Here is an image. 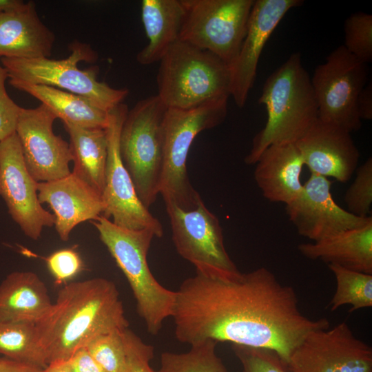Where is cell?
Instances as JSON below:
<instances>
[{"instance_id": "1", "label": "cell", "mask_w": 372, "mask_h": 372, "mask_svg": "<svg viewBox=\"0 0 372 372\" xmlns=\"http://www.w3.org/2000/svg\"><path fill=\"white\" fill-rule=\"evenodd\" d=\"M176 293L175 336L190 346L211 340L268 349L288 362L309 333L329 328L327 318L305 316L294 289L265 267L230 276L196 271Z\"/></svg>"}, {"instance_id": "2", "label": "cell", "mask_w": 372, "mask_h": 372, "mask_svg": "<svg viewBox=\"0 0 372 372\" xmlns=\"http://www.w3.org/2000/svg\"><path fill=\"white\" fill-rule=\"evenodd\" d=\"M128 325L115 284L103 278L65 285L36 324L48 365L64 362L94 338Z\"/></svg>"}, {"instance_id": "3", "label": "cell", "mask_w": 372, "mask_h": 372, "mask_svg": "<svg viewBox=\"0 0 372 372\" xmlns=\"http://www.w3.org/2000/svg\"><path fill=\"white\" fill-rule=\"evenodd\" d=\"M258 103L265 105L267 120L253 139L245 158L247 165L256 164L262 152L271 145L296 143L318 119L311 77L299 52L291 54L268 76Z\"/></svg>"}, {"instance_id": "4", "label": "cell", "mask_w": 372, "mask_h": 372, "mask_svg": "<svg viewBox=\"0 0 372 372\" xmlns=\"http://www.w3.org/2000/svg\"><path fill=\"white\" fill-rule=\"evenodd\" d=\"M90 222L125 275L147 331L157 335L164 321L172 316L176 293L161 285L149 267L147 254L154 232L123 228L103 216Z\"/></svg>"}, {"instance_id": "5", "label": "cell", "mask_w": 372, "mask_h": 372, "mask_svg": "<svg viewBox=\"0 0 372 372\" xmlns=\"http://www.w3.org/2000/svg\"><path fill=\"white\" fill-rule=\"evenodd\" d=\"M159 63L157 95L166 108L189 109L230 96V67L207 50L179 40Z\"/></svg>"}, {"instance_id": "6", "label": "cell", "mask_w": 372, "mask_h": 372, "mask_svg": "<svg viewBox=\"0 0 372 372\" xmlns=\"http://www.w3.org/2000/svg\"><path fill=\"white\" fill-rule=\"evenodd\" d=\"M229 98H220L189 109L167 108L163 121L164 157L160 194L165 203L183 209L195 207L202 200L187 174L189 149L197 135L222 123Z\"/></svg>"}, {"instance_id": "7", "label": "cell", "mask_w": 372, "mask_h": 372, "mask_svg": "<svg viewBox=\"0 0 372 372\" xmlns=\"http://www.w3.org/2000/svg\"><path fill=\"white\" fill-rule=\"evenodd\" d=\"M166 109L158 95L138 101L128 110L120 134L122 162L138 198L147 209L161 190Z\"/></svg>"}, {"instance_id": "8", "label": "cell", "mask_w": 372, "mask_h": 372, "mask_svg": "<svg viewBox=\"0 0 372 372\" xmlns=\"http://www.w3.org/2000/svg\"><path fill=\"white\" fill-rule=\"evenodd\" d=\"M71 54L63 59L50 58H1L10 81L54 87L87 99L100 109L109 112L127 96L126 88L116 89L97 79L96 65L81 70V61L95 62L97 53L90 45L77 41L69 45Z\"/></svg>"}, {"instance_id": "9", "label": "cell", "mask_w": 372, "mask_h": 372, "mask_svg": "<svg viewBox=\"0 0 372 372\" xmlns=\"http://www.w3.org/2000/svg\"><path fill=\"white\" fill-rule=\"evenodd\" d=\"M179 40L218 56L230 68L245 37L254 0H182Z\"/></svg>"}, {"instance_id": "10", "label": "cell", "mask_w": 372, "mask_h": 372, "mask_svg": "<svg viewBox=\"0 0 372 372\" xmlns=\"http://www.w3.org/2000/svg\"><path fill=\"white\" fill-rule=\"evenodd\" d=\"M366 80V64L351 54L343 45L333 50L311 77L318 119L350 133L359 130L362 121L356 103Z\"/></svg>"}, {"instance_id": "11", "label": "cell", "mask_w": 372, "mask_h": 372, "mask_svg": "<svg viewBox=\"0 0 372 372\" xmlns=\"http://www.w3.org/2000/svg\"><path fill=\"white\" fill-rule=\"evenodd\" d=\"M172 240L178 254L196 267V271L212 276H230L240 271L229 257L218 218L203 200L189 209L165 203Z\"/></svg>"}, {"instance_id": "12", "label": "cell", "mask_w": 372, "mask_h": 372, "mask_svg": "<svg viewBox=\"0 0 372 372\" xmlns=\"http://www.w3.org/2000/svg\"><path fill=\"white\" fill-rule=\"evenodd\" d=\"M127 112V105L121 103L108 112L107 157L102 194L105 207L102 216L112 218L115 225L128 229H149L159 238L163 234L162 225L138 198L121 160L119 138Z\"/></svg>"}, {"instance_id": "13", "label": "cell", "mask_w": 372, "mask_h": 372, "mask_svg": "<svg viewBox=\"0 0 372 372\" xmlns=\"http://www.w3.org/2000/svg\"><path fill=\"white\" fill-rule=\"evenodd\" d=\"M287 363L291 372H372V348L342 322L309 333Z\"/></svg>"}, {"instance_id": "14", "label": "cell", "mask_w": 372, "mask_h": 372, "mask_svg": "<svg viewBox=\"0 0 372 372\" xmlns=\"http://www.w3.org/2000/svg\"><path fill=\"white\" fill-rule=\"evenodd\" d=\"M38 182L25 166L16 133L0 141V196L12 220L23 234L37 240L44 227L54 225L55 217L38 197Z\"/></svg>"}, {"instance_id": "15", "label": "cell", "mask_w": 372, "mask_h": 372, "mask_svg": "<svg viewBox=\"0 0 372 372\" xmlns=\"http://www.w3.org/2000/svg\"><path fill=\"white\" fill-rule=\"evenodd\" d=\"M56 116L43 104L21 107L15 130L28 171L37 182L63 178L72 172L70 143L53 131Z\"/></svg>"}, {"instance_id": "16", "label": "cell", "mask_w": 372, "mask_h": 372, "mask_svg": "<svg viewBox=\"0 0 372 372\" xmlns=\"http://www.w3.org/2000/svg\"><path fill=\"white\" fill-rule=\"evenodd\" d=\"M332 182L311 174L300 195L285 205L286 214L298 233L313 242L361 227L372 219L355 216L342 208L331 194Z\"/></svg>"}, {"instance_id": "17", "label": "cell", "mask_w": 372, "mask_h": 372, "mask_svg": "<svg viewBox=\"0 0 372 372\" xmlns=\"http://www.w3.org/2000/svg\"><path fill=\"white\" fill-rule=\"evenodd\" d=\"M302 3L301 0H254L245 37L230 68V96L238 107H243L247 102L268 39L288 11Z\"/></svg>"}, {"instance_id": "18", "label": "cell", "mask_w": 372, "mask_h": 372, "mask_svg": "<svg viewBox=\"0 0 372 372\" xmlns=\"http://www.w3.org/2000/svg\"><path fill=\"white\" fill-rule=\"evenodd\" d=\"M295 144L311 174L346 183L358 168L360 152L351 133L335 125L318 119Z\"/></svg>"}, {"instance_id": "19", "label": "cell", "mask_w": 372, "mask_h": 372, "mask_svg": "<svg viewBox=\"0 0 372 372\" xmlns=\"http://www.w3.org/2000/svg\"><path fill=\"white\" fill-rule=\"evenodd\" d=\"M38 197L54 212L55 229L66 242L79 224L102 216L105 203L102 196L72 172L52 181L38 182Z\"/></svg>"}, {"instance_id": "20", "label": "cell", "mask_w": 372, "mask_h": 372, "mask_svg": "<svg viewBox=\"0 0 372 372\" xmlns=\"http://www.w3.org/2000/svg\"><path fill=\"white\" fill-rule=\"evenodd\" d=\"M55 36L40 19L32 1L0 13V59L49 58Z\"/></svg>"}, {"instance_id": "21", "label": "cell", "mask_w": 372, "mask_h": 372, "mask_svg": "<svg viewBox=\"0 0 372 372\" xmlns=\"http://www.w3.org/2000/svg\"><path fill=\"white\" fill-rule=\"evenodd\" d=\"M255 165L254 178L266 199L287 205L300 195L304 163L295 143L269 146Z\"/></svg>"}, {"instance_id": "22", "label": "cell", "mask_w": 372, "mask_h": 372, "mask_svg": "<svg viewBox=\"0 0 372 372\" xmlns=\"http://www.w3.org/2000/svg\"><path fill=\"white\" fill-rule=\"evenodd\" d=\"M298 249L309 259L372 275V219L361 227L300 244Z\"/></svg>"}, {"instance_id": "23", "label": "cell", "mask_w": 372, "mask_h": 372, "mask_svg": "<svg viewBox=\"0 0 372 372\" xmlns=\"http://www.w3.org/2000/svg\"><path fill=\"white\" fill-rule=\"evenodd\" d=\"M52 304L45 283L34 272H12L0 284V320L37 324Z\"/></svg>"}, {"instance_id": "24", "label": "cell", "mask_w": 372, "mask_h": 372, "mask_svg": "<svg viewBox=\"0 0 372 372\" xmlns=\"http://www.w3.org/2000/svg\"><path fill=\"white\" fill-rule=\"evenodd\" d=\"M185 18L182 0H143L141 19L148 39L137 54L143 65L160 61L178 41Z\"/></svg>"}, {"instance_id": "25", "label": "cell", "mask_w": 372, "mask_h": 372, "mask_svg": "<svg viewBox=\"0 0 372 372\" xmlns=\"http://www.w3.org/2000/svg\"><path fill=\"white\" fill-rule=\"evenodd\" d=\"M9 83L37 99L63 123L85 128L105 129L107 126L108 112L85 97L47 85L10 81Z\"/></svg>"}, {"instance_id": "26", "label": "cell", "mask_w": 372, "mask_h": 372, "mask_svg": "<svg viewBox=\"0 0 372 372\" xmlns=\"http://www.w3.org/2000/svg\"><path fill=\"white\" fill-rule=\"evenodd\" d=\"M63 123L70 137L74 162L72 172L102 196L107 157L105 128H85Z\"/></svg>"}, {"instance_id": "27", "label": "cell", "mask_w": 372, "mask_h": 372, "mask_svg": "<svg viewBox=\"0 0 372 372\" xmlns=\"http://www.w3.org/2000/svg\"><path fill=\"white\" fill-rule=\"evenodd\" d=\"M0 354L39 369L48 366L36 324L0 320Z\"/></svg>"}, {"instance_id": "28", "label": "cell", "mask_w": 372, "mask_h": 372, "mask_svg": "<svg viewBox=\"0 0 372 372\" xmlns=\"http://www.w3.org/2000/svg\"><path fill=\"white\" fill-rule=\"evenodd\" d=\"M335 278L336 289L329 307L333 311L349 304V312L372 307V275L328 265Z\"/></svg>"}, {"instance_id": "29", "label": "cell", "mask_w": 372, "mask_h": 372, "mask_svg": "<svg viewBox=\"0 0 372 372\" xmlns=\"http://www.w3.org/2000/svg\"><path fill=\"white\" fill-rule=\"evenodd\" d=\"M218 342L207 340L185 353L164 352L156 372H228L216 354Z\"/></svg>"}, {"instance_id": "30", "label": "cell", "mask_w": 372, "mask_h": 372, "mask_svg": "<svg viewBox=\"0 0 372 372\" xmlns=\"http://www.w3.org/2000/svg\"><path fill=\"white\" fill-rule=\"evenodd\" d=\"M124 329L99 335L84 347L106 372H127Z\"/></svg>"}, {"instance_id": "31", "label": "cell", "mask_w": 372, "mask_h": 372, "mask_svg": "<svg viewBox=\"0 0 372 372\" xmlns=\"http://www.w3.org/2000/svg\"><path fill=\"white\" fill-rule=\"evenodd\" d=\"M346 50L367 64L372 61V15L362 12L351 14L344 21Z\"/></svg>"}, {"instance_id": "32", "label": "cell", "mask_w": 372, "mask_h": 372, "mask_svg": "<svg viewBox=\"0 0 372 372\" xmlns=\"http://www.w3.org/2000/svg\"><path fill=\"white\" fill-rule=\"evenodd\" d=\"M356 176L346 191L344 201L348 211L353 215L365 218L369 216L372 204V158L356 169Z\"/></svg>"}, {"instance_id": "33", "label": "cell", "mask_w": 372, "mask_h": 372, "mask_svg": "<svg viewBox=\"0 0 372 372\" xmlns=\"http://www.w3.org/2000/svg\"><path fill=\"white\" fill-rule=\"evenodd\" d=\"M231 349L242 372H291L287 362L273 350L234 344Z\"/></svg>"}, {"instance_id": "34", "label": "cell", "mask_w": 372, "mask_h": 372, "mask_svg": "<svg viewBox=\"0 0 372 372\" xmlns=\"http://www.w3.org/2000/svg\"><path fill=\"white\" fill-rule=\"evenodd\" d=\"M45 262L56 284L72 279L84 267L82 258L74 248L55 251L45 258Z\"/></svg>"}, {"instance_id": "35", "label": "cell", "mask_w": 372, "mask_h": 372, "mask_svg": "<svg viewBox=\"0 0 372 372\" xmlns=\"http://www.w3.org/2000/svg\"><path fill=\"white\" fill-rule=\"evenodd\" d=\"M127 358V372H156L150 366L154 347L144 342L128 327L123 331Z\"/></svg>"}, {"instance_id": "36", "label": "cell", "mask_w": 372, "mask_h": 372, "mask_svg": "<svg viewBox=\"0 0 372 372\" xmlns=\"http://www.w3.org/2000/svg\"><path fill=\"white\" fill-rule=\"evenodd\" d=\"M7 79L8 72L0 60V141L15 133L21 109L7 93L5 86Z\"/></svg>"}, {"instance_id": "37", "label": "cell", "mask_w": 372, "mask_h": 372, "mask_svg": "<svg viewBox=\"0 0 372 372\" xmlns=\"http://www.w3.org/2000/svg\"><path fill=\"white\" fill-rule=\"evenodd\" d=\"M58 363L70 372H106L84 348L77 351L67 360Z\"/></svg>"}, {"instance_id": "38", "label": "cell", "mask_w": 372, "mask_h": 372, "mask_svg": "<svg viewBox=\"0 0 372 372\" xmlns=\"http://www.w3.org/2000/svg\"><path fill=\"white\" fill-rule=\"evenodd\" d=\"M356 109L361 121L372 119V84L365 85L360 92L356 103Z\"/></svg>"}, {"instance_id": "39", "label": "cell", "mask_w": 372, "mask_h": 372, "mask_svg": "<svg viewBox=\"0 0 372 372\" xmlns=\"http://www.w3.org/2000/svg\"><path fill=\"white\" fill-rule=\"evenodd\" d=\"M42 369L23 364L6 358H0V372H40Z\"/></svg>"}, {"instance_id": "40", "label": "cell", "mask_w": 372, "mask_h": 372, "mask_svg": "<svg viewBox=\"0 0 372 372\" xmlns=\"http://www.w3.org/2000/svg\"><path fill=\"white\" fill-rule=\"evenodd\" d=\"M24 3L21 0H0V13L19 9Z\"/></svg>"}, {"instance_id": "41", "label": "cell", "mask_w": 372, "mask_h": 372, "mask_svg": "<svg viewBox=\"0 0 372 372\" xmlns=\"http://www.w3.org/2000/svg\"><path fill=\"white\" fill-rule=\"evenodd\" d=\"M40 372H70L63 366L60 363H52L42 370Z\"/></svg>"}]
</instances>
